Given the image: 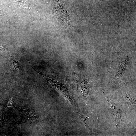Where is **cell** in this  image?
<instances>
[{
	"instance_id": "obj_1",
	"label": "cell",
	"mask_w": 136,
	"mask_h": 136,
	"mask_svg": "<svg viewBox=\"0 0 136 136\" xmlns=\"http://www.w3.org/2000/svg\"><path fill=\"white\" fill-rule=\"evenodd\" d=\"M124 98L125 103L128 106L133 104L136 103L135 97L129 94H126L124 96Z\"/></svg>"
},
{
	"instance_id": "obj_4",
	"label": "cell",
	"mask_w": 136,
	"mask_h": 136,
	"mask_svg": "<svg viewBox=\"0 0 136 136\" xmlns=\"http://www.w3.org/2000/svg\"><path fill=\"white\" fill-rule=\"evenodd\" d=\"M10 62L11 65L14 68H16L18 69H21V67L20 65L15 61L13 60H10Z\"/></svg>"
},
{
	"instance_id": "obj_2",
	"label": "cell",
	"mask_w": 136,
	"mask_h": 136,
	"mask_svg": "<svg viewBox=\"0 0 136 136\" xmlns=\"http://www.w3.org/2000/svg\"><path fill=\"white\" fill-rule=\"evenodd\" d=\"M21 6L24 7H28L31 5V0H21V1H17Z\"/></svg>"
},
{
	"instance_id": "obj_5",
	"label": "cell",
	"mask_w": 136,
	"mask_h": 136,
	"mask_svg": "<svg viewBox=\"0 0 136 136\" xmlns=\"http://www.w3.org/2000/svg\"><path fill=\"white\" fill-rule=\"evenodd\" d=\"M3 48V47L0 46V53L2 51Z\"/></svg>"
},
{
	"instance_id": "obj_3",
	"label": "cell",
	"mask_w": 136,
	"mask_h": 136,
	"mask_svg": "<svg viewBox=\"0 0 136 136\" xmlns=\"http://www.w3.org/2000/svg\"><path fill=\"white\" fill-rule=\"evenodd\" d=\"M14 98L15 97H14L13 96L11 97L8 101L6 107H12L15 109H16L17 108L15 107L14 104Z\"/></svg>"
}]
</instances>
